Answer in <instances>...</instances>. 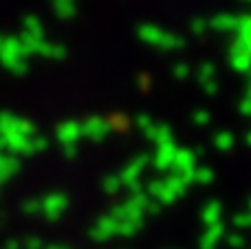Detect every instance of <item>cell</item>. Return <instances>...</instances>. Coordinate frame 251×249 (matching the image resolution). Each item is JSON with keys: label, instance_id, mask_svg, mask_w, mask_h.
<instances>
[]
</instances>
